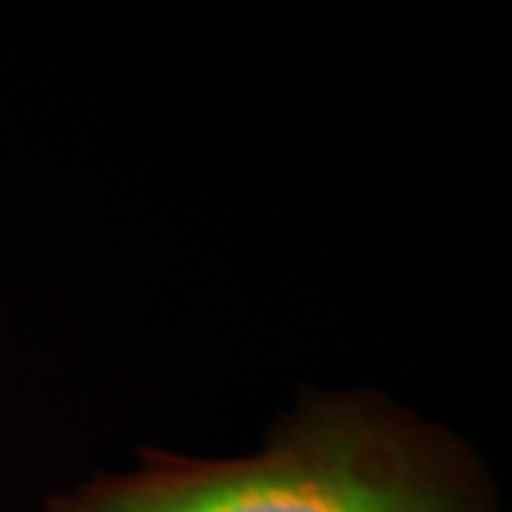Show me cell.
I'll list each match as a JSON object with an SVG mask.
<instances>
[{
	"instance_id": "1",
	"label": "cell",
	"mask_w": 512,
	"mask_h": 512,
	"mask_svg": "<svg viewBox=\"0 0 512 512\" xmlns=\"http://www.w3.org/2000/svg\"><path fill=\"white\" fill-rule=\"evenodd\" d=\"M46 512H493V495L444 430L336 396L305 404L256 456L146 453L134 473L57 495Z\"/></svg>"
}]
</instances>
